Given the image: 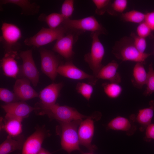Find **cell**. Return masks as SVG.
I'll return each mask as SVG.
<instances>
[{"mask_svg": "<svg viewBox=\"0 0 154 154\" xmlns=\"http://www.w3.org/2000/svg\"><path fill=\"white\" fill-rule=\"evenodd\" d=\"M93 86L89 83L78 82L76 84V90L78 93L81 94L89 101L93 92Z\"/></svg>", "mask_w": 154, "mask_h": 154, "instance_id": "obj_28", "label": "cell"}, {"mask_svg": "<svg viewBox=\"0 0 154 154\" xmlns=\"http://www.w3.org/2000/svg\"><path fill=\"white\" fill-rule=\"evenodd\" d=\"M40 21L45 22L48 25L49 28L56 29L60 26L64 19L60 13H53L48 15L42 14L38 18Z\"/></svg>", "mask_w": 154, "mask_h": 154, "instance_id": "obj_25", "label": "cell"}, {"mask_svg": "<svg viewBox=\"0 0 154 154\" xmlns=\"http://www.w3.org/2000/svg\"><path fill=\"white\" fill-rule=\"evenodd\" d=\"M133 116V119L135 120ZM127 118L118 116L112 119L108 124L107 127L112 130L124 131L128 135H131L134 133L136 127L131 121Z\"/></svg>", "mask_w": 154, "mask_h": 154, "instance_id": "obj_20", "label": "cell"}, {"mask_svg": "<svg viewBox=\"0 0 154 154\" xmlns=\"http://www.w3.org/2000/svg\"><path fill=\"white\" fill-rule=\"evenodd\" d=\"M1 108L8 114L21 118L23 119L28 117L30 113L36 109L23 101H18L1 106Z\"/></svg>", "mask_w": 154, "mask_h": 154, "instance_id": "obj_16", "label": "cell"}, {"mask_svg": "<svg viewBox=\"0 0 154 154\" xmlns=\"http://www.w3.org/2000/svg\"><path fill=\"white\" fill-rule=\"evenodd\" d=\"M8 136L0 145V154H9L17 150L22 149L25 141L23 137L17 138Z\"/></svg>", "mask_w": 154, "mask_h": 154, "instance_id": "obj_23", "label": "cell"}, {"mask_svg": "<svg viewBox=\"0 0 154 154\" xmlns=\"http://www.w3.org/2000/svg\"><path fill=\"white\" fill-rule=\"evenodd\" d=\"M121 17L125 21L139 24L144 21L145 14L134 10L122 13Z\"/></svg>", "mask_w": 154, "mask_h": 154, "instance_id": "obj_27", "label": "cell"}, {"mask_svg": "<svg viewBox=\"0 0 154 154\" xmlns=\"http://www.w3.org/2000/svg\"><path fill=\"white\" fill-rule=\"evenodd\" d=\"M144 22L148 25L151 31H154V11L145 14Z\"/></svg>", "mask_w": 154, "mask_h": 154, "instance_id": "obj_37", "label": "cell"}, {"mask_svg": "<svg viewBox=\"0 0 154 154\" xmlns=\"http://www.w3.org/2000/svg\"><path fill=\"white\" fill-rule=\"evenodd\" d=\"M104 91L109 98L115 99L121 94L122 88L119 84L113 82H105L102 84Z\"/></svg>", "mask_w": 154, "mask_h": 154, "instance_id": "obj_26", "label": "cell"}, {"mask_svg": "<svg viewBox=\"0 0 154 154\" xmlns=\"http://www.w3.org/2000/svg\"><path fill=\"white\" fill-rule=\"evenodd\" d=\"M100 34L99 32L91 33L92 42L90 50L84 56V61L88 64L92 71L93 75L96 77L104 66L102 62L105 53L104 47L99 38Z\"/></svg>", "mask_w": 154, "mask_h": 154, "instance_id": "obj_4", "label": "cell"}, {"mask_svg": "<svg viewBox=\"0 0 154 154\" xmlns=\"http://www.w3.org/2000/svg\"><path fill=\"white\" fill-rule=\"evenodd\" d=\"M22 118L8 114H6L1 127L12 137L19 136L22 131Z\"/></svg>", "mask_w": 154, "mask_h": 154, "instance_id": "obj_17", "label": "cell"}, {"mask_svg": "<svg viewBox=\"0 0 154 154\" xmlns=\"http://www.w3.org/2000/svg\"><path fill=\"white\" fill-rule=\"evenodd\" d=\"M19 56L22 61L23 74L34 86H37L39 80V72L33 58L32 49L22 51Z\"/></svg>", "mask_w": 154, "mask_h": 154, "instance_id": "obj_11", "label": "cell"}, {"mask_svg": "<svg viewBox=\"0 0 154 154\" xmlns=\"http://www.w3.org/2000/svg\"><path fill=\"white\" fill-rule=\"evenodd\" d=\"M145 130V140L149 142L154 140V123H150L146 127Z\"/></svg>", "mask_w": 154, "mask_h": 154, "instance_id": "obj_36", "label": "cell"}, {"mask_svg": "<svg viewBox=\"0 0 154 154\" xmlns=\"http://www.w3.org/2000/svg\"><path fill=\"white\" fill-rule=\"evenodd\" d=\"M19 154V153H18V154Z\"/></svg>", "mask_w": 154, "mask_h": 154, "instance_id": "obj_40", "label": "cell"}, {"mask_svg": "<svg viewBox=\"0 0 154 154\" xmlns=\"http://www.w3.org/2000/svg\"><path fill=\"white\" fill-rule=\"evenodd\" d=\"M141 62H137L133 69L132 78L131 82L135 88L141 89L146 85L147 78V73L145 70L143 64Z\"/></svg>", "mask_w": 154, "mask_h": 154, "instance_id": "obj_24", "label": "cell"}, {"mask_svg": "<svg viewBox=\"0 0 154 154\" xmlns=\"http://www.w3.org/2000/svg\"><path fill=\"white\" fill-rule=\"evenodd\" d=\"M12 4L20 7L21 14L26 15H33L37 13L40 8L35 3H31L27 0H3L0 1L1 5L7 4Z\"/></svg>", "mask_w": 154, "mask_h": 154, "instance_id": "obj_22", "label": "cell"}, {"mask_svg": "<svg viewBox=\"0 0 154 154\" xmlns=\"http://www.w3.org/2000/svg\"><path fill=\"white\" fill-rule=\"evenodd\" d=\"M149 107L139 110L135 121L141 125L140 130L143 131L151 123L154 112V101L151 100L149 102Z\"/></svg>", "mask_w": 154, "mask_h": 154, "instance_id": "obj_21", "label": "cell"}, {"mask_svg": "<svg viewBox=\"0 0 154 154\" xmlns=\"http://www.w3.org/2000/svg\"><path fill=\"white\" fill-rule=\"evenodd\" d=\"M119 64L113 60L105 66H104L96 76L98 79L107 80L110 82L119 84L121 82V78L117 72Z\"/></svg>", "mask_w": 154, "mask_h": 154, "instance_id": "obj_19", "label": "cell"}, {"mask_svg": "<svg viewBox=\"0 0 154 154\" xmlns=\"http://www.w3.org/2000/svg\"><path fill=\"white\" fill-rule=\"evenodd\" d=\"M67 30L79 33L85 31L99 32L105 34L106 31L94 16H90L79 19L64 20L61 25Z\"/></svg>", "mask_w": 154, "mask_h": 154, "instance_id": "obj_6", "label": "cell"}, {"mask_svg": "<svg viewBox=\"0 0 154 154\" xmlns=\"http://www.w3.org/2000/svg\"><path fill=\"white\" fill-rule=\"evenodd\" d=\"M92 2L96 6L95 13L97 15H103L108 10L111 1L109 0H93Z\"/></svg>", "mask_w": 154, "mask_h": 154, "instance_id": "obj_32", "label": "cell"}, {"mask_svg": "<svg viewBox=\"0 0 154 154\" xmlns=\"http://www.w3.org/2000/svg\"><path fill=\"white\" fill-rule=\"evenodd\" d=\"M146 85L147 87L143 94L145 96H150L154 92V70L152 63L149 66L147 78Z\"/></svg>", "mask_w": 154, "mask_h": 154, "instance_id": "obj_29", "label": "cell"}, {"mask_svg": "<svg viewBox=\"0 0 154 154\" xmlns=\"http://www.w3.org/2000/svg\"><path fill=\"white\" fill-rule=\"evenodd\" d=\"M13 90L19 101L27 100L39 96L31 86L30 81L26 78L17 80L14 86Z\"/></svg>", "mask_w": 154, "mask_h": 154, "instance_id": "obj_14", "label": "cell"}, {"mask_svg": "<svg viewBox=\"0 0 154 154\" xmlns=\"http://www.w3.org/2000/svg\"><path fill=\"white\" fill-rule=\"evenodd\" d=\"M38 154H51V153L48 150L42 148Z\"/></svg>", "mask_w": 154, "mask_h": 154, "instance_id": "obj_38", "label": "cell"}, {"mask_svg": "<svg viewBox=\"0 0 154 154\" xmlns=\"http://www.w3.org/2000/svg\"><path fill=\"white\" fill-rule=\"evenodd\" d=\"M93 117L88 116L80 122L78 128L80 144L85 147L90 152L93 153L96 149L95 145L92 144L95 127Z\"/></svg>", "mask_w": 154, "mask_h": 154, "instance_id": "obj_9", "label": "cell"}, {"mask_svg": "<svg viewBox=\"0 0 154 154\" xmlns=\"http://www.w3.org/2000/svg\"><path fill=\"white\" fill-rule=\"evenodd\" d=\"M82 120H74L68 122L58 121L61 147L69 154L76 150L81 151L78 130Z\"/></svg>", "mask_w": 154, "mask_h": 154, "instance_id": "obj_2", "label": "cell"}, {"mask_svg": "<svg viewBox=\"0 0 154 154\" xmlns=\"http://www.w3.org/2000/svg\"><path fill=\"white\" fill-rule=\"evenodd\" d=\"M77 33L71 30H68L63 36L56 40L52 50L58 53L68 61H72L74 54L73 45L76 40Z\"/></svg>", "mask_w": 154, "mask_h": 154, "instance_id": "obj_10", "label": "cell"}, {"mask_svg": "<svg viewBox=\"0 0 154 154\" xmlns=\"http://www.w3.org/2000/svg\"><path fill=\"white\" fill-rule=\"evenodd\" d=\"M1 30L2 35L0 41L3 45L6 53L16 51L15 50L19 45V41L22 37L21 31L13 24L4 22Z\"/></svg>", "mask_w": 154, "mask_h": 154, "instance_id": "obj_7", "label": "cell"}, {"mask_svg": "<svg viewBox=\"0 0 154 154\" xmlns=\"http://www.w3.org/2000/svg\"><path fill=\"white\" fill-rule=\"evenodd\" d=\"M48 134L44 127H37L24 142L21 154H38Z\"/></svg>", "mask_w": 154, "mask_h": 154, "instance_id": "obj_13", "label": "cell"}, {"mask_svg": "<svg viewBox=\"0 0 154 154\" xmlns=\"http://www.w3.org/2000/svg\"><path fill=\"white\" fill-rule=\"evenodd\" d=\"M131 36L133 38V44L136 48L141 52L145 53L147 47V42L145 38L139 37L132 33Z\"/></svg>", "mask_w": 154, "mask_h": 154, "instance_id": "obj_33", "label": "cell"}, {"mask_svg": "<svg viewBox=\"0 0 154 154\" xmlns=\"http://www.w3.org/2000/svg\"><path fill=\"white\" fill-rule=\"evenodd\" d=\"M151 31L149 27L144 21L139 24L136 29L137 35L145 38L150 35Z\"/></svg>", "mask_w": 154, "mask_h": 154, "instance_id": "obj_35", "label": "cell"}, {"mask_svg": "<svg viewBox=\"0 0 154 154\" xmlns=\"http://www.w3.org/2000/svg\"></svg>", "mask_w": 154, "mask_h": 154, "instance_id": "obj_41", "label": "cell"}, {"mask_svg": "<svg viewBox=\"0 0 154 154\" xmlns=\"http://www.w3.org/2000/svg\"><path fill=\"white\" fill-rule=\"evenodd\" d=\"M0 99L6 104L13 103L19 101L14 93L4 88H0Z\"/></svg>", "mask_w": 154, "mask_h": 154, "instance_id": "obj_31", "label": "cell"}, {"mask_svg": "<svg viewBox=\"0 0 154 154\" xmlns=\"http://www.w3.org/2000/svg\"><path fill=\"white\" fill-rule=\"evenodd\" d=\"M83 154H94L93 153H92L90 152V153H84Z\"/></svg>", "mask_w": 154, "mask_h": 154, "instance_id": "obj_39", "label": "cell"}, {"mask_svg": "<svg viewBox=\"0 0 154 154\" xmlns=\"http://www.w3.org/2000/svg\"><path fill=\"white\" fill-rule=\"evenodd\" d=\"M127 39L121 40L114 47L112 52L117 59L122 61H131L145 63L151 53L140 52L135 47L133 42Z\"/></svg>", "mask_w": 154, "mask_h": 154, "instance_id": "obj_3", "label": "cell"}, {"mask_svg": "<svg viewBox=\"0 0 154 154\" xmlns=\"http://www.w3.org/2000/svg\"><path fill=\"white\" fill-rule=\"evenodd\" d=\"M17 55V51L6 53L1 61L4 73L7 77L15 78L19 73V68L15 60Z\"/></svg>", "mask_w": 154, "mask_h": 154, "instance_id": "obj_18", "label": "cell"}, {"mask_svg": "<svg viewBox=\"0 0 154 154\" xmlns=\"http://www.w3.org/2000/svg\"><path fill=\"white\" fill-rule=\"evenodd\" d=\"M42 72L52 80H54L57 75L59 66L58 59L52 52L44 48L39 50Z\"/></svg>", "mask_w": 154, "mask_h": 154, "instance_id": "obj_12", "label": "cell"}, {"mask_svg": "<svg viewBox=\"0 0 154 154\" xmlns=\"http://www.w3.org/2000/svg\"><path fill=\"white\" fill-rule=\"evenodd\" d=\"M128 4L126 0H115L111 5V9L116 12L123 13L126 9Z\"/></svg>", "mask_w": 154, "mask_h": 154, "instance_id": "obj_34", "label": "cell"}, {"mask_svg": "<svg viewBox=\"0 0 154 154\" xmlns=\"http://www.w3.org/2000/svg\"><path fill=\"white\" fill-rule=\"evenodd\" d=\"M57 73L71 79H87L88 83L93 86L95 85L98 80L94 75L88 74L78 68L73 64L72 61H67L64 64L60 65L57 70Z\"/></svg>", "mask_w": 154, "mask_h": 154, "instance_id": "obj_8", "label": "cell"}, {"mask_svg": "<svg viewBox=\"0 0 154 154\" xmlns=\"http://www.w3.org/2000/svg\"><path fill=\"white\" fill-rule=\"evenodd\" d=\"M74 9V1L65 0L62 5L60 14L64 20L70 19Z\"/></svg>", "mask_w": 154, "mask_h": 154, "instance_id": "obj_30", "label": "cell"}, {"mask_svg": "<svg viewBox=\"0 0 154 154\" xmlns=\"http://www.w3.org/2000/svg\"><path fill=\"white\" fill-rule=\"evenodd\" d=\"M64 86L62 82L52 83L44 88L40 92L38 97L40 103L45 106H50L56 104L60 91Z\"/></svg>", "mask_w": 154, "mask_h": 154, "instance_id": "obj_15", "label": "cell"}, {"mask_svg": "<svg viewBox=\"0 0 154 154\" xmlns=\"http://www.w3.org/2000/svg\"><path fill=\"white\" fill-rule=\"evenodd\" d=\"M35 111L38 115H47L51 119L58 121L68 122L74 120H82L88 116L80 113L75 108L67 106H60L57 104L45 106L38 103L35 106Z\"/></svg>", "mask_w": 154, "mask_h": 154, "instance_id": "obj_1", "label": "cell"}, {"mask_svg": "<svg viewBox=\"0 0 154 154\" xmlns=\"http://www.w3.org/2000/svg\"><path fill=\"white\" fill-rule=\"evenodd\" d=\"M67 31L61 25L54 29L42 27L35 35L26 38L24 42L28 46L40 47L57 40L64 35Z\"/></svg>", "mask_w": 154, "mask_h": 154, "instance_id": "obj_5", "label": "cell"}]
</instances>
